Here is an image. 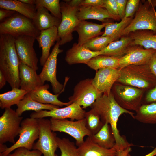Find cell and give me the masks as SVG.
<instances>
[{"label": "cell", "mask_w": 156, "mask_h": 156, "mask_svg": "<svg viewBox=\"0 0 156 156\" xmlns=\"http://www.w3.org/2000/svg\"><path fill=\"white\" fill-rule=\"evenodd\" d=\"M39 134L38 141L34 143L33 149L41 152L43 156H55V152L58 148L56 133L51 128L50 120L38 119Z\"/></svg>", "instance_id": "obj_10"}, {"label": "cell", "mask_w": 156, "mask_h": 156, "mask_svg": "<svg viewBox=\"0 0 156 156\" xmlns=\"http://www.w3.org/2000/svg\"><path fill=\"white\" fill-rule=\"evenodd\" d=\"M27 94L16 105L17 108L16 111L19 116H21L25 111L33 110L38 112L43 110H51L55 108H59V106L56 105L44 104L37 102Z\"/></svg>", "instance_id": "obj_30"}, {"label": "cell", "mask_w": 156, "mask_h": 156, "mask_svg": "<svg viewBox=\"0 0 156 156\" xmlns=\"http://www.w3.org/2000/svg\"><path fill=\"white\" fill-rule=\"evenodd\" d=\"M120 76L119 69L110 67L101 69L96 71L95 77L92 78V83L103 94H109Z\"/></svg>", "instance_id": "obj_17"}, {"label": "cell", "mask_w": 156, "mask_h": 156, "mask_svg": "<svg viewBox=\"0 0 156 156\" xmlns=\"http://www.w3.org/2000/svg\"><path fill=\"white\" fill-rule=\"evenodd\" d=\"M151 0L140 1L133 18L122 30L121 37L138 30H149L156 33V11Z\"/></svg>", "instance_id": "obj_4"}, {"label": "cell", "mask_w": 156, "mask_h": 156, "mask_svg": "<svg viewBox=\"0 0 156 156\" xmlns=\"http://www.w3.org/2000/svg\"><path fill=\"white\" fill-rule=\"evenodd\" d=\"M146 90L132 86L116 82L111 92L118 104L130 111H136L142 105Z\"/></svg>", "instance_id": "obj_6"}, {"label": "cell", "mask_w": 156, "mask_h": 156, "mask_svg": "<svg viewBox=\"0 0 156 156\" xmlns=\"http://www.w3.org/2000/svg\"><path fill=\"white\" fill-rule=\"evenodd\" d=\"M103 94L93 85L92 79L88 78L81 80L75 86L73 94L68 99L72 103L86 109L91 107Z\"/></svg>", "instance_id": "obj_13"}, {"label": "cell", "mask_w": 156, "mask_h": 156, "mask_svg": "<svg viewBox=\"0 0 156 156\" xmlns=\"http://www.w3.org/2000/svg\"><path fill=\"white\" fill-rule=\"evenodd\" d=\"M42 154L37 150H29L21 147L16 149L13 153L9 154L7 156H42Z\"/></svg>", "instance_id": "obj_40"}, {"label": "cell", "mask_w": 156, "mask_h": 156, "mask_svg": "<svg viewBox=\"0 0 156 156\" xmlns=\"http://www.w3.org/2000/svg\"><path fill=\"white\" fill-rule=\"evenodd\" d=\"M98 113L103 124L106 122L110 126L115 138V147L117 151L133 146L129 143L125 136H121L117 128L119 117L123 114H127L134 118L135 113L120 106L115 100L111 92L109 94H103L90 107Z\"/></svg>", "instance_id": "obj_1"}, {"label": "cell", "mask_w": 156, "mask_h": 156, "mask_svg": "<svg viewBox=\"0 0 156 156\" xmlns=\"http://www.w3.org/2000/svg\"><path fill=\"white\" fill-rule=\"evenodd\" d=\"M120 76L116 82L148 90L156 84V77L148 64L131 65L119 69Z\"/></svg>", "instance_id": "obj_3"}, {"label": "cell", "mask_w": 156, "mask_h": 156, "mask_svg": "<svg viewBox=\"0 0 156 156\" xmlns=\"http://www.w3.org/2000/svg\"><path fill=\"white\" fill-rule=\"evenodd\" d=\"M15 48L20 61L36 71L38 60L34 48L36 38L24 35L15 38Z\"/></svg>", "instance_id": "obj_14"}, {"label": "cell", "mask_w": 156, "mask_h": 156, "mask_svg": "<svg viewBox=\"0 0 156 156\" xmlns=\"http://www.w3.org/2000/svg\"><path fill=\"white\" fill-rule=\"evenodd\" d=\"M77 148L79 156H117L115 147L109 149L104 148L93 142L89 136Z\"/></svg>", "instance_id": "obj_24"}, {"label": "cell", "mask_w": 156, "mask_h": 156, "mask_svg": "<svg viewBox=\"0 0 156 156\" xmlns=\"http://www.w3.org/2000/svg\"><path fill=\"white\" fill-rule=\"evenodd\" d=\"M120 37L119 35L98 36L91 39L83 45L91 51H100L106 47L111 42Z\"/></svg>", "instance_id": "obj_34"}, {"label": "cell", "mask_w": 156, "mask_h": 156, "mask_svg": "<svg viewBox=\"0 0 156 156\" xmlns=\"http://www.w3.org/2000/svg\"><path fill=\"white\" fill-rule=\"evenodd\" d=\"M19 76L20 88L29 92L44 85L36 70L20 61Z\"/></svg>", "instance_id": "obj_20"}, {"label": "cell", "mask_w": 156, "mask_h": 156, "mask_svg": "<svg viewBox=\"0 0 156 156\" xmlns=\"http://www.w3.org/2000/svg\"><path fill=\"white\" fill-rule=\"evenodd\" d=\"M60 45L59 41H57L39 75L44 84L46 81L51 83L52 90L55 94L62 93L64 91L68 80H66V82L63 85L58 81L57 78V57L58 54L63 51L59 48Z\"/></svg>", "instance_id": "obj_11"}, {"label": "cell", "mask_w": 156, "mask_h": 156, "mask_svg": "<svg viewBox=\"0 0 156 156\" xmlns=\"http://www.w3.org/2000/svg\"><path fill=\"white\" fill-rule=\"evenodd\" d=\"M7 82L6 78L2 72L0 70V89H1Z\"/></svg>", "instance_id": "obj_49"}, {"label": "cell", "mask_w": 156, "mask_h": 156, "mask_svg": "<svg viewBox=\"0 0 156 156\" xmlns=\"http://www.w3.org/2000/svg\"><path fill=\"white\" fill-rule=\"evenodd\" d=\"M139 0H128L127 3L125 12V17H132L138 8Z\"/></svg>", "instance_id": "obj_41"}, {"label": "cell", "mask_w": 156, "mask_h": 156, "mask_svg": "<svg viewBox=\"0 0 156 156\" xmlns=\"http://www.w3.org/2000/svg\"><path fill=\"white\" fill-rule=\"evenodd\" d=\"M101 54L100 51H91L83 45L75 43L67 51L65 59L70 65L78 64H86L91 59Z\"/></svg>", "instance_id": "obj_18"}, {"label": "cell", "mask_w": 156, "mask_h": 156, "mask_svg": "<svg viewBox=\"0 0 156 156\" xmlns=\"http://www.w3.org/2000/svg\"><path fill=\"white\" fill-rule=\"evenodd\" d=\"M119 40L111 42L105 48L100 51L101 54L120 58L126 53L132 46V39L129 36H121Z\"/></svg>", "instance_id": "obj_25"}, {"label": "cell", "mask_w": 156, "mask_h": 156, "mask_svg": "<svg viewBox=\"0 0 156 156\" xmlns=\"http://www.w3.org/2000/svg\"><path fill=\"white\" fill-rule=\"evenodd\" d=\"M108 23L98 24L85 20L80 21L74 30L79 36L78 44L83 45L91 39L102 35L103 32H101V30Z\"/></svg>", "instance_id": "obj_19"}, {"label": "cell", "mask_w": 156, "mask_h": 156, "mask_svg": "<svg viewBox=\"0 0 156 156\" xmlns=\"http://www.w3.org/2000/svg\"><path fill=\"white\" fill-rule=\"evenodd\" d=\"M104 0H82L81 5L103 8Z\"/></svg>", "instance_id": "obj_44"}, {"label": "cell", "mask_w": 156, "mask_h": 156, "mask_svg": "<svg viewBox=\"0 0 156 156\" xmlns=\"http://www.w3.org/2000/svg\"><path fill=\"white\" fill-rule=\"evenodd\" d=\"M155 155H156V146L151 152L144 156H155ZM127 156H131L129 153Z\"/></svg>", "instance_id": "obj_51"}, {"label": "cell", "mask_w": 156, "mask_h": 156, "mask_svg": "<svg viewBox=\"0 0 156 156\" xmlns=\"http://www.w3.org/2000/svg\"><path fill=\"white\" fill-rule=\"evenodd\" d=\"M36 13L33 21L38 30L41 31L54 27H58L61 20L50 14L44 7H36Z\"/></svg>", "instance_id": "obj_23"}, {"label": "cell", "mask_w": 156, "mask_h": 156, "mask_svg": "<svg viewBox=\"0 0 156 156\" xmlns=\"http://www.w3.org/2000/svg\"><path fill=\"white\" fill-rule=\"evenodd\" d=\"M0 7L15 11L32 20L36 11L35 5L26 4L19 0H0Z\"/></svg>", "instance_id": "obj_29"}, {"label": "cell", "mask_w": 156, "mask_h": 156, "mask_svg": "<svg viewBox=\"0 0 156 156\" xmlns=\"http://www.w3.org/2000/svg\"><path fill=\"white\" fill-rule=\"evenodd\" d=\"M89 137L93 142L104 148L111 149L115 146V137L110 126L107 122L97 133Z\"/></svg>", "instance_id": "obj_28"}, {"label": "cell", "mask_w": 156, "mask_h": 156, "mask_svg": "<svg viewBox=\"0 0 156 156\" xmlns=\"http://www.w3.org/2000/svg\"><path fill=\"white\" fill-rule=\"evenodd\" d=\"M156 51L153 49H144L140 45L132 46L126 54L119 58V69L131 65L147 64Z\"/></svg>", "instance_id": "obj_16"}, {"label": "cell", "mask_w": 156, "mask_h": 156, "mask_svg": "<svg viewBox=\"0 0 156 156\" xmlns=\"http://www.w3.org/2000/svg\"><path fill=\"white\" fill-rule=\"evenodd\" d=\"M36 7L42 6L46 8L54 16L61 20L60 3L59 0H36Z\"/></svg>", "instance_id": "obj_38"}, {"label": "cell", "mask_w": 156, "mask_h": 156, "mask_svg": "<svg viewBox=\"0 0 156 156\" xmlns=\"http://www.w3.org/2000/svg\"><path fill=\"white\" fill-rule=\"evenodd\" d=\"M84 118L86 120V125L92 135L97 133L104 124L102 122L99 115L94 109L86 112Z\"/></svg>", "instance_id": "obj_35"}, {"label": "cell", "mask_w": 156, "mask_h": 156, "mask_svg": "<svg viewBox=\"0 0 156 156\" xmlns=\"http://www.w3.org/2000/svg\"><path fill=\"white\" fill-rule=\"evenodd\" d=\"M15 40L11 35L0 34V70L12 89L20 88V61L15 48Z\"/></svg>", "instance_id": "obj_2"}, {"label": "cell", "mask_w": 156, "mask_h": 156, "mask_svg": "<svg viewBox=\"0 0 156 156\" xmlns=\"http://www.w3.org/2000/svg\"><path fill=\"white\" fill-rule=\"evenodd\" d=\"M132 17H124L119 23L108 22L105 27V31L102 36L119 35L122 30L129 24Z\"/></svg>", "instance_id": "obj_36"}, {"label": "cell", "mask_w": 156, "mask_h": 156, "mask_svg": "<svg viewBox=\"0 0 156 156\" xmlns=\"http://www.w3.org/2000/svg\"><path fill=\"white\" fill-rule=\"evenodd\" d=\"M7 148L5 145H3V144H0V154L4 152Z\"/></svg>", "instance_id": "obj_52"}, {"label": "cell", "mask_w": 156, "mask_h": 156, "mask_svg": "<svg viewBox=\"0 0 156 156\" xmlns=\"http://www.w3.org/2000/svg\"><path fill=\"white\" fill-rule=\"evenodd\" d=\"M49 87L48 84H44L27 94L34 100L42 104L62 107L67 106L72 103L70 101L64 102L60 101L58 98L61 93L53 94L48 91Z\"/></svg>", "instance_id": "obj_22"}, {"label": "cell", "mask_w": 156, "mask_h": 156, "mask_svg": "<svg viewBox=\"0 0 156 156\" xmlns=\"http://www.w3.org/2000/svg\"><path fill=\"white\" fill-rule=\"evenodd\" d=\"M40 32L32 19L17 12L0 23V34L9 35L15 38L27 35L36 38Z\"/></svg>", "instance_id": "obj_5"}, {"label": "cell", "mask_w": 156, "mask_h": 156, "mask_svg": "<svg viewBox=\"0 0 156 156\" xmlns=\"http://www.w3.org/2000/svg\"><path fill=\"white\" fill-rule=\"evenodd\" d=\"M18 139L10 147L7 148L0 156H7L16 149L25 148L28 150L33 149L34 141L38 138L39 127L38 119L27 118L22 120Z\"/></svg>", "instance_id": "obj_7"}, {"label": "cell", "mask_w": 156, "mask_h": 156, "mask_svg": "<svg viewBox=\"0 0 156 156\" xmlns=\"http://www.w3.org/2000/svg\"><path fill=\"white\" fill-rule=\"evenodd\" d=\"M76 16L80 21L92 19L101 21L103 23L105 19L111 18L107 10L103 8L87 5L80 6Z\"/></svg>", "instance_id": "obj_27"}, {"label": "cell", "mask_w": 156, "mask_h": 156, "mask_svg": "<svg viewBox=\"0 0 156 156\" xmlns=\"http://www.w3.org/2000/svg\"><path fill=\"white\" fill-rule=\"evenodd\" d=\"M24 3L32 5H35L36 0H19Z\"/></svg>", "instance_id": "obj_50"}, {"label": "cell", "mask_w": 156, "mask_h": 156, "mask_svg": "<svg viewBox=\"0 0 156 156\" xmlns=\"http://www.w3.org/2000/svg\"><path fill=\"white\" fill-rule=\"evenodd\" d=\"M148 64L151 72L156 77V51L151 58Z\"/></svg>", "instance_id": "obj_46"}, {"label": "cell", "mask_w": 156, "mask_h": 156, "mask_svg": "<svg viewBox=\"0 0 156 156\" xmlns=\"http://www.w3.org/2000/svg\"><path fill=\"white\" fill-rule=\"evenodd\" d=\"M64 1L67 3L71 6L79 7L82 0H64Z\"/></svg>", "instance_id": "obj_47"}, {"label": "cell", "mask_w": 156, "mask_h": 156, "mask_svg": "<svg viewBox=\"0 0 156 156\" xmlns=\"http://www.w3.org/2000/svg\"><path fill=\"white\" fill-rule=\"evenodd\" d=\"M103 8H105L111 18L118 21L120 19L116 0H104Z\"/></svg>", "instance_id": "obj_39"}, {"label": "cell", "mask_w": 156, "mask_h": 156, "mask_svg": "<svg viewBox=\"0 0 156 156\" xmlns=\"http://www.w3.org/2000/svg\"><path fill=\"white\" fill-rule=\"evenodd\" d=\"M28 92L20 88H14L11 90L0 94V107L2 109L10 108L17 105Z\"/></svg>", "instance_id": "obj_31"}, {"label": "cell", "mask_w": 156, "mask_h": 156, "mask_svg": "<svg viewBox=\"0 0 156 156\" xmlns=\"http://www.w3.org/2000/svg\"><path fill=\"white\" fill-rule=\"evenodd\" d=\"M151 1L154 6L156 7V0H151Z\"/></svg>", "instance_id": "obj_53"}, {"label": "cell", "mask_w": 156, "mask_h": 156, "mask_svg": "<svg viewBox=\"0 0 156 156\" xmlns=\"http://www.w3.org/2000/svg\"><path fill=\"white\" fill-rule=\"evenodd\" d=\"M58 27H54L41 31L36 39L38 42L39 48L42 50V55L40 58V63L43 66L50 54L51 46L57 41Z\"/></svg>", "instance_id": "obj_21"}, {"label": "cell", "mask_w": 156, "mask_h": 156, "mask_svg": "<svg viewBox=\"0 0 156 156\" xmlns=\"http://www.w3.org/2000/svg\"><path fill=\"white\" fill-rule=\"evenodd\" d=\"M118 14L120 19L125 17L126 6L127 2V0H116Z\"/></svg>", "instance_id": "obj_43"}, {"label": "cell", "mask_w": 156, "mask_h": 156, "mask_svg": "<svg viewBox=\"0 0 156 156\" xmlns=\"http://www.w3.org/2000/svg\"><path fill=\"white\" fill-rule=\"evenodd\" d=\"M16 12H17L13 10L0 8V22L5 19L11 16Z\"/></svg>", "instance_id": "obj_45"}, {"label": "cell", "mask_w": 156, "mask_h": 156, "mask_svg": "<svg viewBox=\"0 0 156 156\" xmlns=\"http://www.w3.org/2000/svg\"><path fill=\"white\" fill-rule=\"evenodd\" d=\"M86 112L79 106L72 103L66 107L56 108L51 110H42L32 113L31 118L39 119L46 117H51L57 119L70 118V120H79L84 118Z\"/></svg>", "instance_id": "obj_15"}, {"label": "cell", "mask_w": 156, "mask_h": 156, "mask_svg": "<svg viewBox=\"0 0 156 156\" xmlns=\"http://www.w3.org/2000/svg\"><path fill=\"white\" fill-rule=\"evenodd\" d=\"M23 118L11 107L5 109L0 117V144L15 143L14 139L19 134Z\"/></svg>", "instance_id": "obj_12"}, {"label": "cell", "mask_w": 156, "mask_h": 156, "mask_svg": "<svg viewBox=\"0 0 156 156\" xmlns=\"http://www.w3.org/2000/svg\"><path fill=\"white\" fill-rule=\"evenodd\" d=\"M132 151L131 147H129L126 149L117 151V156H127Z\"/></svg>", "instance_id": "obj_48"}, {"label": "cell", "mask_w": 156, "mask_h": 156, "mask_svg": "<svg viewBox=\"0 0 156 156\" xmlns=\"http://www.w3.org/2000/svg\"><path fill=\"white\" fill-rule=\"evenodd\" d=\"M60 6L62 18L58 27L57 41L62 45L72 40V33L80 21L76 16L79 7L71 6L64 1L60 3Z\"/></svg>", "instance_id": "obj_8"}, {"label": "cell", "mask_w": 156, "mask_h": 156, "mask_svg": "<svg viewBox=\"0 0 156 156\" xmlns=\"http://www.w3.org/2000/svg\"><path fill=\"white\" fill-rule=\"evenodd\" d=\"M135 112L134 119L139 122L156 124V103L142 104Z\"/></svg>", "instance_id": "obj_32"}, {"label": "cell", "mask_w": 156, "mask_h": 156, "mask_svg": "<svg viewBox=\"0 0 156 156\" xmlns=\"http://www.w3.org/2000/svg\"><path fill=\"white\" fill-rule=\"evenodd\" d=\"M146 104L156 103V84L152 88L148 90L145 97Z\"/></svg>", "instance_id": "obj_42"}, {"label": "cell", "mask_w": 156, "mask_h": 156, "mask_svg": "<svg viewBox=\"0 0 156 156\" xmlns=\"http://www.w3.org/2000/svg\"><path fill=\"white\" fill-rule=\"evenodd\" d=\"M119 59L111 56L99 55L91 59L86 65L90 68L96 71L108 67L119 69Z\"/></svg>", "instance_id": "obj_33"}, {"label": "cell", "mask_w": 156, "mask_h": 156, "mask_svg": "<svg viewBox=\"0 0 156 156\" xmlns=\"http://www.w3.org/2000/svg\"><path fill=\"white\" fill-rule=\"evenodd\" d=\"M50 120L53 131L63 132L69 135L75 140V144L78 146L84 142L85 136L92 135L86 127L85 118L76 121L51 118Z\"/></svg>", "instance_id": "obj_9"}, {"label": "cell", "mask_w": 156, "mask_h": 156, "mask_svg": "<svg viewBox=\"0 0 156 156\" xmlns=\"http://www.w3.org/2000/svg\"><path fill=\"white\" fill-rule=\"evenodd\" d=\"M57 141L61 155L59 156L55 154V156H79L78 148L68 138L57 137Z\"/></svg>", "instance_id": "obj_37"}, {"label": "cell", "mask_w": 156, "mask_h": 156, "mask_svg": "<svg viewBox=\"0 0 156 156\" xmlns=\"http://www.w3.org/2000/svg\"><path fill=\"white\" fill-rule=\"evenodd\" d=\"M132 39V45H140L145 49L156 50V33L149 30H138L128 35Z\"/></svg>", "instance_id": "obj_26"}]
</instances>
